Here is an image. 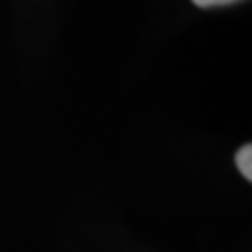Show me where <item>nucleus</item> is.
<instances>
[{"instance_id":"1","label":"nucleus","mask_w":252,"mask_h":252,"mask_svg":"<svg viewBox=\"0 0 252 252\" xmlns=\"http://www.w3.org/2000/svg\"><path fill=\"white\" fill-rule=\"evenodd\" d=\"M236 166H238V171L243 173L245 180H250L252 178V145L250 143H245L236 152Z\"/></svg>"},{"instance_id":"2","label":"nucleus","mask_w":252,"mask_h":252,"mask_svg":"<svg viewBox=\"0 0 252 252\" xmlns=\"http://www.w3.org/2000/svg\"><path fill=\"white\" fill-rule=\"evenodd\" d=\"M198 7H217V5H231V2H238V0H191Z\"/></svg>"}]
</instances>
